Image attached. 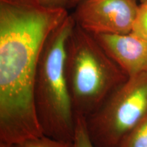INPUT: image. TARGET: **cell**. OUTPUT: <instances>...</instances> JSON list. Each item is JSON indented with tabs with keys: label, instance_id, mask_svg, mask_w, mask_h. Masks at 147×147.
<instances>
[{
	"label": "cell",
	"instance_id": "9",
	"mask_svg": "<svg viewBox=\"0 0 147 147\" xmlns=\"http://www.w3.org/2000/svg\"><path fill=\"white\" fill-rule=\"evenodd\" d=\"M16 147H74L73 142H65L53 139L45 135L16 144Z\"/></svg>",
	"mask_w": 147,
	"mask_h": 147
},
{
	"label": "cell",
	"instance_id": "4",
	"mask_svg": "<svg viewBox=\"0 0 147 147\" xmlns=\"http://www.w3.org/2000/svg\"><path fill=\"white\" fill-rule=\"evenodd\" d=\"M147 114V71L127 80L86 118L95 147H118Z\"/></svg>",
	"mask_w": 147,
	"mask_h": 147
},
{
	"label": "cell",
	"instance_id": "7",
	"mask_svg": "<svg viewBox=\"0 0 147 147\" xmlns=\"http://www.w3.org/2000/svg\"><path fill=\"white\" fill-rule=\"evenodd\" d=\"M118 147H147V114L124 137Z\"/></svg>",
	"mask_w": 147,
	"mask_h": 147
},
{
	"label": "cell",
	"instance_id": "3",
	"mask_svg": "<svg viewBox=\"0 0 147 147\" xmlns=\"http://www.w3.org/2000/svg\"><path fill=\"white\" fill-rule=\"evenodd\" d=\"M65 73L75 116L85 118L128 79L94 36L76 24L67 41Z\"/></svg>",
	"mask_w": 147,
	"mask_h": 147
},
{
	"label": "cell",
	"instance_id": "13",
	"mask_svg": "<svg viewBox=\"0 0 147 147\" xmlns=\"http://www.w3.org/2000/svg\"><path fill=\"white\" fill-rule=\"evenodd\" d=\"M82 0H70L68 6L71 7L74 6V5H77V4H78L79 2H80Z\"/></svg>",
	"mask_w": 147,
	"mask_h": 147
},
{
	"label": "cell",
	"instance_id": "1",
	"mask_svg": "<svg viewBox=\"0 0 147 147\" xmlns=\"http://www.w3.org/2000/svg\"><path fill=\"white\" fill-rule=\"evenodd\" d=\"M57 26L54 16L33 5L0 12V141L17 144L44 135L34 82L40 55Z\"/></svg>",
	"mask_w": 147,
	"mask_h": 147
},
{
	"label": "cell",
	"instance_id": "11",
	"mask_svg": "<svg viewBox=\"0 0 147 147\" xmlns=\"http://www.w3.org/2000/svg\"><path fill=\"white\" fill-rule=\"evenodd\" d=\"M44 5L53 8H65L68 6L70 0H40Z\"/></svg>",
	"mask_w": 147,
	"mask_h": 147
},
{
	"label": "cell",
	"instance_id": "2",
	"mask_svg": "<svg viewBox=\"0 0 147 147\" xmlns=\"http://www.w3.org/2000/svg\"><path fill=\"white\" fill-rule=\"evenodd\" d=\"M76 25L68 15L51 33L40 55L34 82L37 117L44 135L73 142L76 125L65 73L67 44Z\"/></svg>",
	"mask_w": 147,
	"mask_h": 147
},
{
	"label": "cell",
	"instance_id": "5",
	"mask_svg": "<svg viewBox=\"0 0 147 147\" xmlns=\"http://www.w3.org/2000/svg\"><path fill=\"white\" fill-rule=\"evenodd\" d=\"M139 5L137 0H82L72 16L76 25L92 34H127Z\"/></svg>",
	"mask_w": 147,
	"mask_h": 147
},
{
	"label": "cell",
	"instance_id": "12",
	"mask_svg": "<svg viewBox=\"0 0 147 147\" xmlns=\"http://www.w3.org/2000/svg\"><path fill=\"white\" fill-rule=\"evenodd\" d=\"M0 147H16V144L10 143L5 141H0Z\"/></svg>",
	"mask_w": 147,
	"mask_h": 147
},
{
	"label": "cell",
	"instance_id": "8",
	"mask_svg": "<svg viewBox=\"0 0 147 147\" xmlns=\"http://www.w3.org/2000/svg\"><path fill=\"white\" fill-rule=\"evenodd\" d=\"M74 147H95L88 132L87 121L82 116H76Z\"/></svg>",
	"mask_w": 147,
	"mask_h": 147
},
{
	"label": "cell",
	"instance_id": "10",
	"mask_svg": "<svg viewBox=\"0 0 147 147\" xmlns=\"http://www.w3.org/2000/svg\"><path fill=\"white\" fill-rule=\"evenodd\" d=\"M147 41V1L141 2L131 32Z\"/></svg>",
	"mask_w": 147,
	"mask_h": 147
},
{
	"label": "cell",
	"instance_id": "14",
	"mask_svg": "<svg viewBox=\"0 0 147 147\" xmlns=\"http://www.w3.org/2000/svg\"><path fill=\"white\" fill-rule=\"evenodd\" d=\"M141 2H144V1H147V0H140Z\"/></svg>",
	"mask_w": 147,
	"mask_h": 147
},
{
	"label": "cell",
	"instance_id": "6",
	"mask_svg": "<svg viewBox=\"0 0 147 147\" xmlns=\"http://www.w3.org/2000/svg\"><path fill=\"white\" fill-rule=\"evenodd\" d=\"M102 49L129 77L147 71V41L132 33L93 34Z\"/></svg>",
	"mask_w": 147,
	"mask_h": 147
}]
</instances>
